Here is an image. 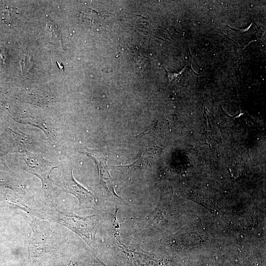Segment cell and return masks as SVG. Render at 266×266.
Wrapping results in <instances>:
<instances>
[{
  "label": "cell",
  "instance_id": "obj_10",
  "mask_svg": "<svg viewBox=\"0 0 266 266\" xmlns=\"http://www.w3.org/2000/svg\"><path fill=\"white\" fill-rule=\"evenodd\" d=\"M92 263L93 266H107L96 257H94L93 258Z\"/></svg>",
  "mask_w": 266,
  "mask_h": 266
},
{
  "label": "cell",
  "instance_id": "obj_1",
  "mask_svg": "<svg viewBox=\"0 0 266 266\" xmlns=\"http://www.w3.org/2000/svg\"><path fill=\"white\" fill-rule=\"evenodd\" d=\"M57 215L61 223L81 237L88 244H92L95 241L98 223L96 215L82 217L60 211Z\"/></svg>",
  "mask_w": 266,
  "mask_h": 266
},
{
  "label": "cell",
  "instance_id": "obj_9",
  "mask_svg": "<svg viewBox=\"0 0 266 266\" xmlns=\"http://www.w3.org/2000/svg\"><path fill=\"white\" fill-rule=\"evenodd\" d=\"M146 165L145 161H144L142 158L140 157L133 165L129 166H122V167H132L140 166L142 165Z\"/></svg>",
  "mask_w": 266,
  "mask_h": 266
},
{
  "label": "cell",
  "instance_id": "obj_6",
  "mask_svg": "<svg viewBox=\"0 0 266 266\" xmlns=\"http://www.w3.org/2000/svg\"><path fill=\"white\" fill-rule=\"evenodd\" d=\"M2 19L6 22H10L17 18L18 12L16 8L10 4L5 5L1 12Z\"/></svg>",
  "mask_w": 266,
  "mask_h": 266
},
{
  "label": "cell",
  "instance_id": "obj_5",
  "mask_svg": "<svg viewBox=\"0 0 266 266\" xmlns=\"http://www.w3.org/2000/svg\"><path fill=\"white\" fill-rule=\"evenodd\" d=\"M45 25V32L48 40L54 44L62 46V35L58 27L49 19L46 20Z\"/></svg>",
  "mask_w": 266,
  "mask_h": 266
},
{
  "label": "cell",
  "instance_id": "obj_3",
  "mask_svg": "<svg viewBox=\"0 0 266 266\" xmlns=\"http://www.w3.org/2000/svg\"><path fill=\"white\" fill-rule=\"evenodd\" d=\"M82 153L90 157L96 163L99 170L100 184L106 194L117 200H122L123 199L118 196L114 191L113 179L110 174L109 168L106 164L107 157L98 151L88 149H86L85 151Z\"/></svg>",
  "mask_w": 266,
  "mask_h": 266
},
{
  "label": "cell",
  "instance_id": "obj_7",
  "mask_svg": "<svg viewBox=\"0 0 266 266\" xmlns=\"http://www.w3.org/2000/svg\"><path fill=\"white\" fill-rule=\"evenodd\" d=\"M21 66L22 72H29L33 68V61L32 58L28 53L24 54L21 59Z\"/></svg>",
  "mask_w": 266,
  "mask_h": 266
},
{
  "label": "cell",
  "instance_id": "obj_8",
  "mask_svg": "<svg viewBox=\"0 0 266 266\" xmlns=\"http://www.w3.org/2000/svg\"><path fill=\"white\" fill-rule=\"evenodd\" d=\"M6 59V54L5 48L0 44V64L5 66Z\"/></svg>",
  "mask_w": 266,
  "mask_h": 266
},
{
  "label": "cell",
  "instance_id": "obj_4",
  "mask_svg": "<svg viewBox=\"0 0 266 266\" xmlns=\"http://www.w3.org/2000/svg\"><path fill=\"white\" fill-rule=\"evenodd\" d=\"M26 167L28 170L38 177L46 186L49 182V175L52 170L56 168L50 163L39 156L27 154L23 157Z\"/></svg>",
  "mask_w": 266,
  "mask_h": 266
},
{
  "label": "cell",
  "instance_id": "obj_2",
  "mask_svg": "<svg viewBox=\"0 0 266 266\" xmlns=\"http://www.w3.org/2000/svg\"><path fill=\"white\" fill-rule=\"evenodd\" d=\"M57 185L65 191L75 196L78 199L81 208L91 207L96 204L94 196L75 180L72 170L63 175L60 180L58 181Z\"/></svg>",
  "mask_w": 266,
  "mask_h": 266
}]
</instances>
